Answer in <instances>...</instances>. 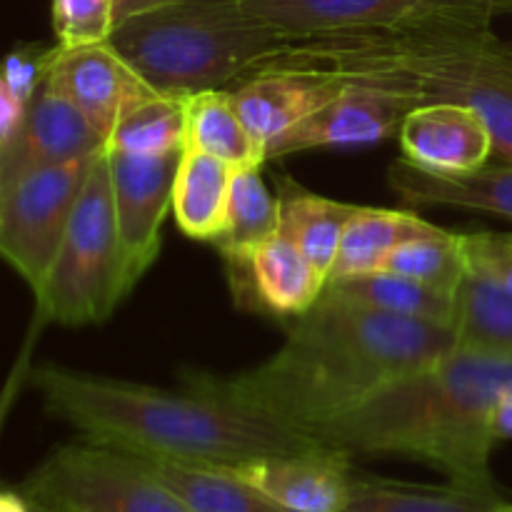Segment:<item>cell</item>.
Listing matches in <instances>:
<instances>
[{
  "mask_svg": "<svg viewBox=\"0 0 512 512\" xmlns=\"http://www.w3.org/2000/svg\"><path fill=\"white\" fill-rule=\"evenodd\" d=\"M30 383L48 413L83 440L143 458L233 468L325 448L305 430L230 398L213 375H188L185 390H163L43 365L30 370Z\"/></svg>",
  "mask_w": 512,
  "mask_h": 512,
  "instance_id": "6da1fadb",
  "label": "cell"
},
{
  "mask_svg": "<svg viewBox=\"0 0 512 512\" xmlns=\"http://www.w3.org/2000/svg\"><path fill=\"white\" fill-rule=\"evenodd\" d=\"M290 320L278 353L258 368L215 378V383L230 398L308 435L393 380L458 348L453 328L398 318L330 295Z\"/></svg>",
  "mask_w": 512,
  "mask_h": 512,
  "instance_id": "7a4b0ae2",
  "label": "cell"
},
{
  "mask_svg": "<svg viewBox=\"0 0 512 512\" xmlns=\"http://www.w3.org/2000/svg\"><path fill=\"white\" fill-rule=\"evenodd\" d=\"M260 70H310L415 103H458L488 120L495 155L512 163V40L493 25H413L283 40Z\"/></svg>",
  "mask_w": 512,
  "mask_h": 512,
  "instance_id": "3957f363",
  "label": "cell"
},
{
  "mask_svg": "<svg viewBox=\"0 0 512 512\" xmlns=\"http://www.w3.org/2000/svg\"><path fill=\"white\" fill-rule=\"evenodd\" d=\"M512 383V363L455 348L403 375L355 408L310 430L325 448L355 455H400L428 463L448 483L495 493L490 470L493 408Z\"/></svg>",
  "mask_w": 512,
  "mask_h": 512,
  "instance_id": "277c9868",
  "label": "cell"
},
{
  "mask_svg": "<svg viewBox=\"0 0 512 512\" xmlns=\"http://www.w3.org/2000/svg\"><path fill=\"white\" fill-rule=\"evenodd\" d=\"M285 38L235 0H180L120 20L108 43L163 95L230 90Z\"/></svg>",
  "mask_w": 512,
  "mask_h": 512,
  "instance_id": "5b68a950",
  "label": "cell"
},
{
  "mask_svg": "<svg viewBox=\"0 0 512 512\" xmlns=\"http://www.w3.org/2000/svg\"><path fill=\"white\" fill-rule=\"evenodd\" d=\"M130 293L110 193L108 150H100L70 215L48 278L35 293L40 320L88 325L110 318Z\"/></svg>",
  "mask_w": 512,
  "mask_h": 512,
  "instance_id": "8992f818",
  "label": "cell"
},
{
  "mask_svg": "<svg viewBox=\"0 0 512 512\" xmlns=\"http://www.w3.org/2000/svg\"><path fill=\"white\" fill-rule=\"evenodd\" d=\"M23 485L63 512H193L140 455L90 440L55 448Z\"/></svg>",
  "mask_w": 512,
  "mask_h": 512,
  "instance_id": "52a82bcc",
  "label": "cell"
},
{
  "mask_svg": "<svg viewBox=\"0 0 512 512\" xmlns=\"http://www.w3.org/2000/svg\"><path fill=\"white\" fill-rule=\"evenodd\" d=\"M285 40L413 25H493L512 0H235Z\"/></svg>",
  "mask_w": 512,
  "mask_h": 512,
  "instance_id": "ba28073f",
  "label": "cell"
},
{
  "mask_svg": "<svg viewBox=\"0 0 512 512\" xmlns=\"http://www.w3.org/2000/svg\"><path fill=\"white\" fill-rule=\"evenodd\" d=\"M98 153L33 170L0 188V258L33 293L48 278Z\"/></svg>",
  "mask_w": 512,
  "mask_h": 512,
  "instance_id": "9c48e42d",
  "label": "cell"
},
{
  "mask_svg": "<svg viewBox=\"0 0 512 512\" xmlns=\"http://www.w3.org/2000/svg\"><path fill=\"white\" fill-rule=\"evenodd\" d=\"M180 158L183 150L165 155H125L108 150L115 225L130 290L160 253V230L165 215L173 210V185Z\"/></svg>",
  "mask_w": 512,
  "mask_h": 512,
  "instance_id": "30bf717a",
  "label": "cell"
},
{
  "mask_svg": "<svg viewBox=\"0 0 512 512\" xmlns=\"http://www.w3.org/2000/svg\"><path fill=\"white\" fill-rule=\"evenodd\" d=\"M415 100L390 90L345 83L343 90L300 120L298 125L268 145L265 160L305 153L313 148H353L373 145L398 135L405 115L415 108Z\"/></svg>",
  "mask_w": 512,
  "mask_h": 512,
  "instance_id": "8fae6325",
  "label": "cell"
},
{
  "mask_svg": "<svg viewBox=\"0 0 512 512\" xmlns=\"http://www.w3.org/2000/svg\"><path fill=\"white\" fill-rule=\"evenodd\" d=\"M103 148V135L45 78L30 95L18 128L0 145V188L20 175L88 158Z\"/></svg>",
  "mask_w": 512,
  "mask_h": 512,
  "instance_id": "7c38bea8",
  "label": "cell"
},
{
  "mask_svg": "<svg viewBox=\"0 0 512 512\" xmlns=\"http://www.w3.org/2000/svg\"><path fill=\"white\" fill-rule=\"evenodd\" d=\"M50 85L68 98L108 140L115 123L155 90L125 63L110 43L63 50L55 45Z\"/></svg>",
  "mask_w": 512,
  "mask_h": 512,
  "instance_id": "4fadbf2b",
  "label": "cell"
},
{
  "mask_svg": "<svg viewBox=\"0 0 512 512\" xmlns=\"http://www.w3.org/2000/svg\"><path fill=\"white\" fill-rule=\"evenodd\" d=\"M220 470L258 488L288 512H340L355 478L353 458L333 448L273 455Z\"/></svg>",
  "mask_w": 512,
  "mask_h": 512,
  "instance_id": "5bb4252c",
  "label": "cell"
},
{
  "mask_svg": "<svg viewBox=\"0 0 512 512\" xmlns=\"http://www.w3.org/2000/svg\"><path fill=\"white\" fill-rule=\"evenodd\" d=\"M403 158L435 173H470L495 155L493 130L478 110L458 103H423L398 130Z\"/></svg>",
  "mask_w": 512,
  "mask_h": 512,
  "instance_id": "9a60e30c",
  "label": "cell"
},
{
  "mask_svg": "<svg viewBox=\"0 0 512 512\" xmlns=\"http://www.w3.org/2000/svg\"><path fill=\"white\" fill-rule=\"evenodd\" d=\"M345 80L310 70H260L228 90L253 138L268 150L273 140L333 100Z\"/></svg>",
  "mask_w": 512,
  "mask_h": 512,
  "instance_id": "2e32d148",
  "label": "cell"
},
{
  "mask_svg": "<svg viewBox=\"0 0 512 512\" xmlns=\"http://www.w3.org/2000/svg\"><path fill=\"white\" fill-rule=\"evenodd\" d=\"M388 183L413 208H463L512 220V163H488L470 173H435L398 158Z\"/></svg>",
  "mask_w": 512,
  "mask_h": 512,
  "instance_id": "e0dca14e",
  "label": "cell"
},
{
  "mask_svg": "<svg viewBox=\"0 0 512 512\" xmlns=\"http://www.w3.org/2000/svg\"><path fill=\"white\" fill-rule=\"evenodd\" d=\"M325 285L328 280L318 268L283 233H278L255 250L248 270L238 280V293L253 295L270 313L295 318L323 298Z\"/></svg>",
  "mask_w": 512,
  "mask_h": 512,
  "instance_id": "ac0fdd59",
  "label": "cell"
},
{
  "mask_svg": "<svg viewBox=\"0 0 512 512\" xmlns=\"http://www.w3.org/2000/svg\"><path fill=\"white\" fill-rule=\"evenodd\" d=\"M233 165L183 148L173 185V218L188 238L215 243L225 230Z\"/></svg>",
  "mask_w": 512,
  "mask_h": 512,
  "instance_id": "d6986e66",
  "label": "cell"
},
{
  "mask_svg": "<svg viewBox=\"0 0 512 512\" xmlns=\"http://www.w3.org/2000/svg\"><path fill=\"white\" fill-rule=\"evenodd\" d=\"M323 295L398 318L445 325V328H453L455 308H458V295L443 293L413 278L385 273V270L328 280Z\"/></svg>",
  "mask_w": 512,
  "mask_h": 512,
  "instance_id": "ffe728a7",
  "label": "cell"
},
{
  "mask_svg": "<svg viewBox=\"0 0 512 512\" xmlns=\"http://www.w3.org/2000/svg\"><path fill=\"white\" fill-rule=\"evenodd\" d=\"M278 233L280 198H275L265 188L263 178H260V165L235 168L233 183H230L225 230L213 243L223 253L235 280L243 278L255 250Z\"/></svg>",
  "mask_w": 512,
  "mask_h": 512,
  "instance_id": "44dd1931",
  "label": "cell"
},
{
  "mask_svg": "<svg viewBox=\"0 0 512 512\" xmlns=\"http://www.w3.org/2000/svg\"><path fill=\"white\" fill-rule=\"evenodd\" d=\"M500 493L470 490L463 485H413L360 475L355 470L348 500L340 512H498Z\"/></svg>",
  "mask_w": 512,
  "mask_h": 512,
  "instance_id": "7402d4cb",
  "label": "cell"
},
{
  "mask_svg": "<svg viewBox=\"0 0 512 512\" xmlns=\"http://www.w3.org/2000/svg\"><path fill=\"white\" fill-rule=\"evenodd\" d=\"M280 233L318 268L325 280L335 268L345 225L358 205L338 203L283 178L280 185Z\"/></svg>",
  "mask_w": 512,
  "mask_h": 512,
  "instance_id": "603a6c76",
  "label": "cell"
},
{
  "mask_svg": "<svg viewBox=\"0 0 512 512\" xmlns=\"http://www.w3.org/2000/svg\"><path fill=\"white\" fill-rule=\"evenodd\" d=\"M435 228L438 225L405 210L360 208L358 205L345 225L338 260L328 280L375 273L383 268L395 248L420 235L433 233Z\"/></svg>",
  "mask_w": 512,
  "mask_h": 512,
  "instance_id": "cb8c5ba5",
  "label": "cell"
},
{
  "mask_svg": "<svg viewBox=\"0 0 512 512\" xmlns=\"http://www.w3.org/2000/svg\"><path fill=\"white\" fill-rule=\"evenodd\" d=\"M185 148L200 150L233 168L265 163V150L240 120L228 90H203L185 98Z\"/></svg>",
  "mask_w": 512,
  "mask_h": 512,
  "instance_id": "d4e9b609",
  "label": "cell"
},
{
  "mask_svg": "<svg viewBox=\"0 0 512 512\" xmlns=\"http://www.w3.org/2000/svg\"><path fill=\"white\" fill-rule=\"evenodd\" d=\"M143 460L193 512H288L228 470L185 465L175 460Z\"/></svg>",
  "mask_w": 512,
  "mask_h": 512,
  "instance_id": "484cf974",
  "label": "cell"
},
{
  "mask_svg": "<svg viewBox=\"0 0 512 512\" xmlns=\"http://www.w3.org/2000/svg\"><path fill=\"white\" fill-rule=\"evenodd\" d=\"M453 333L458 348L512 363V295L468 273L458 290Z\"/></svg>",
  "mask_w": 512,
  "mask_h": 512,
  "instance_id": "4316f807",
  "label": "cell"
},
{
  "mask_svg": "<svg viewBox=\"0 0 512 512\" xmlns=\"http://www.w3.org/2000/svg\"><path fill=\"white\" fill-rule=\"evenodd\" d=\"M105 148L125 155H165L185 148V98L155 93L115 123Z\"/></svg>",
  "mask_w": 512,
  "mask_h": 512,
  "instance_id": "83f0119b",
  "label": "cell"
},
{
  "mask_svg": "<svg viewBox=\"0 0 512 512\" xmlns=\"http://www.w3.org/2000/svg\"><path fill=\"white\" fill-rule=\"evenodd\" d=\"M380 270L405 275L450 295H458L460 285L468 278L460 233H448L443 228H435L433 233L420 235L395 248Z\"/></svg>",
  "mask_w": 512,
  "mask_h": 512,
  "instance_id": "f1b7e54d",
  "label": "cell"
},
{
  "mask_svg": "<svg viewBox=\"0 0 512 512\" xmlns=\"http://www.w3.org/2000/svg\"><path fill=\"white\" fill-rule=\"evenodd\" d=\"M115 28V0H53L55 45L63 50L108 43Z\"/></svg>",
  "mask_w": 512,
  "mask_h": 512,
  "instance_id": "f546056e",
  "label": "cell"
},
{
  "mask_svg": "<svg viewBox=\"0 0 512 512\" xmlns=\"http://www.w3.org/2000/svg\"><path fill=\"white\" fill-rule=\"evenodd\" d=\"M468 273L512 295V235L473 230L460 233Z\"/></svg>",
  "mask_w": 512,
  "mask_h": 512,
  "instance_id": "4dcf8cb0",
  "label": "cell"
},
{
  "mask_svg": "<svg viewBox=\"0 0 512 512\" xmlns=\"http://www.w3.org/2000/svg\"><path fill=\"white\" fill-rule=\"evenodd\" d=\"M55 58V45L45 48V45H25V48L13 50L0 60V70L13 85L15 93L28 103L30 95L38 90V85L48 78L50 65Z\"/></svg>",
  "mask_w": 512,
  "mask_h": 512,
  "instance_id": "1f68e13d",
  "label": "cell"
},
{
  "mask_svg": "<svg viewBox=\"0 0 512 512\" xmlns=\"http://www.w3.org/2000/svg\"><path fill=\"white\" fill-rule=\"evenodd\" d=\"M28 373H30L28 353H23L18 368L13 370V375H10L8 383H5L3 393H0V433H3V425L5 420H8L10 405H13L15 395H18L20 383H23V378H28ZM0 512H63V510L53 508L50 503L40 500L38 495L30 493L25 485L13 488V485H5L3 480H0Z\"/></svg>",
  "mask_w": 512,
  "mask_h": 512,
  "instance_id": "d6a6232c",
  "label": "cell"
},
{
  "mask_svg": "<svg viewBox=\"0 0 512 512\" xmlns=\"http://www.w3.org/2000/svg\"><path fill=\"white\" fill-rule=\"evenodd\" d=\"M25 100L20 98L13 90V85L8 83V78L0 70V145L13 135V130L18 128L20 118L25 113Z\"/></svg>",
  "mask_w": 512,
  "mask_h": 512,
  "instance_id": "836d02e7",
  "label": "cell"
},
{
  "mask_svg": "<svg viewBox=\"0 0 512 512\" xmlns=\"http://www.w3.org/2000/svg\"><path fill=\"white\" fill-rule=\"evenodd\" d=\"M493 438L512 440V383L505 385L493 408Z\"/></svg>",
  "mask_w": 512,
  "mask_h": 512,
  "instance_id": "e575fe53",
  "label": "cell"
},
{
  "mask_svg": "<svg viewBox=\"0 0 512 512\" xmlns=\"http://www.w3.org/2000/svg\"><path fill=\"white\" fill-rule=\"evenodd\" d=\"M170 3H180V0H115V25H118L120 20L130 18V15L145 13V10L153 8H163V5Z\"/></svg>",
  "mask_w": 512,
  "mask_h": 512,
  "instance_id": "d590c367",
  "label": "cell"
},
{
  "mask_svg": "<svg viewBox=\"0 0 512 512\" xmlns=\"http://www.w3.org/2000/svg\"><path fill=\"white\" fill-rule=\"evenodd\" d=\"M498 512H512V505H510V503H505V505H503V508H500Z\"/></svg>",
  "mask_w": 512,
  "mask_h": 512,
  "instance_id": "8d00e7d4",
  "label": "cell"
}]
</instances>
